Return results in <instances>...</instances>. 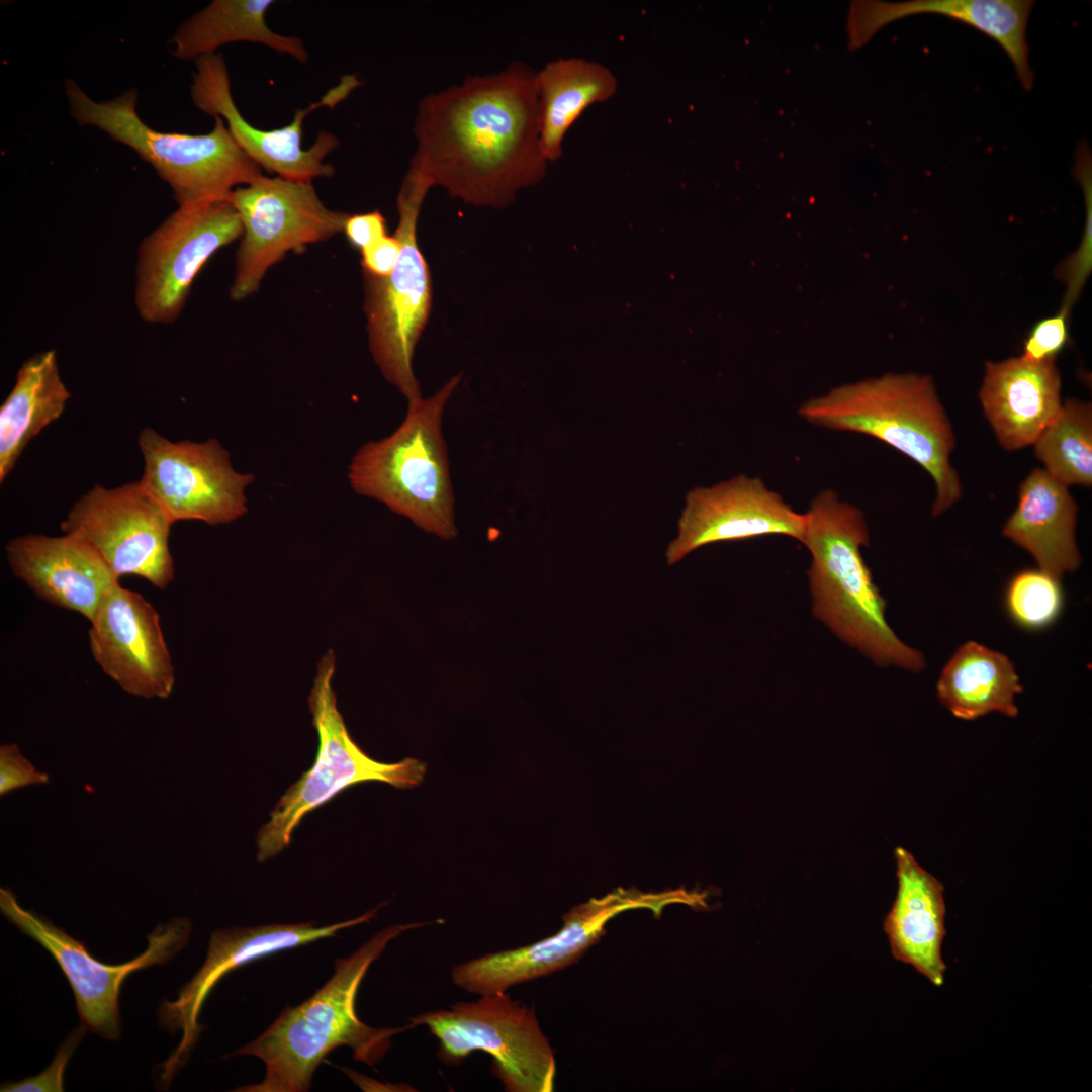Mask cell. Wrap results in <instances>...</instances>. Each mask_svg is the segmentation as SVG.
<instances>
[{
    "instance_id": "1",
    "label": "cell",
    "mask_w": 1092,
    "mask_h": 1092,
    "mask_svg": "<svg viewBox=\"0 0 1092 1092\" xmlns=\"http://www.w3.org/2000/svg\"><path fill=\"white\" fill-rule=\"evenodd\" d=\"M535 73L515 62L423 98L408 169L467 204L510 205L518 190L543 178L548 163L540 144Z\"/></svg>"
},
{
    "instance_id": "2",
    "label": "cell",
    "mask_w": 1092,
    "mask_h": 1092,
    "mask_svg": "<svg viewBox=\"0 0 1092 1092\" xmlns=\"http://www.w3.org/2000/svg\"><path fill=\"white\" fill-rule=\"evenodd\" d=\"M423 921L382 929L347 958L335 960L331 979L301 1004L286 1007L256 1039L229 1056H254L266 1067L264 1079L240 1087L241 1092H303L314 1071L333 1050L348 1046L354 1059L373 1067L391 1046V1038L406 1029L376 1028L356 1013V996L369 967L390 941L402 933L438 923Z\"/></svg>"
},
{
    "instance_id": "3",
    "label": "cell",
    "mask_w": 1092,
    "mask_h": 1092,
    "mask_svg": "<svg viewBox=\"0 0 1092 1092\" xmlns=\"http://www.w3.org/2000/svg\"><path fill=\"white\" fill-rule=\"evenodd\" d=\"M804 516L800 542L811 555L813 616L878 666L923 670V653L904 643L886 619L887 603L861 555V547L869 545L862 512L824 490Z\"/></svg>"
},
{
    "instance_id": "4",
    "label": "cell",
    "mask_w": 1092,
    "mask_h": 1092,
    "mask_svg": "<svg viewBox=\"0 0 1092 1092\" xmlns=\"http://www.w3.org/2000/svg\"><path fill=\"white\" fill-rule=\"evenodd\" d=\"M799 414L825 429L874 437L919 464L935 484L933 517L961 499L950 462L954 432L931 378L888 374L845 385L805 402Z\"/></svg>"
},
{
    "instance_id": "5",
    "label": "cell",
    "mask_w": 1092,
    "mask_h": 1092,
    "mask_svg": "<svg viewBox=\"0 0 1092 1092\" xmlns=\"http://www.w3.org/2000/svg\"><path fill=\"white\" fill-rule=\"evenodd\" d=\"M460 380L457 374L431 397L410 402L401 425L388 437L363 445L348 470L357 493L383 503L445 540L454 538L457 530L441 423Z\"/></svg>"
},
{
    "instance_id": "6",
    "label": "cell",
    "mask_w": 1092,
    "mask_h": 1092,
    "mask_svg": "<svg viewBox=\"0 0 1092 1092\" xmlns=\"http://www.w3.org/2000/svg\"><path fill=\"white\" fill-rule=\"evenodd\" d=\"M64 89L78 125L97 127L131 148L169 184L179 205L226 199L238 185L263 176L219 115L213 116L214 126L205 134L161 132L138 115L133 88L105 101L92 99L72 79L65 81Z\"/></svg>"
},
{
    "instance_id": "7",
    "label": "cell",
    "mask_w": 1092,
    "mask_h": 1092,
    "mask_svg": "<svg viewBox=\"0 0 1092 1092\" xmlns=\"http://www.w3.org/2000/svg\"><path fill=\"white\" fill-rule=\"evenodd\" d=\"M336 657L332 650L317 663L308 697L312 724L318 736L315 761L280 798L269 821L257 835V859L265 862L290 842L294 829L311 811L343 790L362 782H382L395 788L420 785L426 774L424 762L404 758L384 763L371 758L351 738L337 707L333 689Z\"/></svg>"
},
{
    "instance_id": "8",
    "label": "cell",
    "mask_w": 1092,
    "mask_h": 1092,
    "mask_svg": "<svg viewBox=\"0 0 1092 1092\" xmlns=\"http://www.w3.org/2000/svg\"><path fill=\"white\" fill-rule=\"evenodd\" d=\"M430 188L419 174L407 171L396 202L394 236L401 248L395 266L386 277L364 274L370 351L384 378L408 403L422 397L413 357L432 306L431 275L417 242L420 210Z\"/></svg>"
},
{
    "instance_id": "9",
    "label": "cell",
    "mask_w": 1092,
    "mask_h": 1092,
    "mask_svg": "<svg viewBox=\"0 0 1092 1092\" xmlns=\"http://www.w3.org/2000/svg\"><path fill=\"white\" fill-rule=\"evenodd\" d=\"M425 1025L438 1039V1058L460 1064L474 1051L492 1058V1073L508 1092H552L556 1062L534 1007L514 1000L507 992L481 995L472 1002H457L446 1009L408 1018Z\"/></svg>"
},
{
    "instance_id": "10",
    "label": "cell",
    "mask_w": 1092,
    "mask_h": 1092,
    "mask_svg": "<svg viewBox=\"0 0 1092 1092\" xmlns=\"http://www.w3.org/2000/svg\"><path fill=\"white\" fill-rule=\"evenodd\" d=\"M682 904L703 908L706 894L684 887L662 892L616 888L571 908L555 934L513 949L489 952L456 965L451 970L455 986L475 995L507 992L515 985L550 975L576 963L607 932L606 925L618 914L647 909L659 917L664 908Z\"/></svg>"
},
{
    "instance_id": "11",
    "label": "cell",
    "mask_w": 1092,
    "mask_h": 1092,
    "mask_svg": "<svg viewBox=\"0 0 1092 1092\" xmlns=\"http://www.w3.org/2000/svg\"><path fill=\"white\" fill-rule=\"evenodd\" d=\"M229 200L242 223L231 297L254 293L267 270L287 252L343 232L348 213L329 209L311 182L261 176L234 189Z\"/></svg>"
},
{
    "instance_id": "12",
    "label": "cell",
    "mask_w": 1092,
    "mask_h": 1092,
    "mask_svg": "<svg viewBox=\"0 0 1092 1092\" xmlns=\"http://www.w3.org/2000/svg\"><path fill=\"white\" fill-rule=\"evenodd\" d=\"M243 232L229 198L179 205L140 246L134 300L141 317L175 321L202 266Z\"/></svg>"
},
{
    "instance_id": "13",
    "label": "cell",
    "mask_w": 1092,
    "mask_h": 1092,
    "mask_svg": "<svg viewBox=\"0 0 1092 1092\" xmlns=\"http://www.w3.org/2000/svg\"><path fill=\"white\" fill-rule=\"evenodd\" d=\"M0 909L59 964L74 992L81 1024L109 1040L120 1036L119 991L123 981L132 972L171 960L187 944L192 929L188 918H173L147 935L148 947L142 954L127 963L106 965L63 929L23 909L8 889H0Z\"/></svg>"
},
{
    "instance_id": "14",
    "label": "cell",
    "mask_w": 1092,
    "mask_h": 1092,
    "mask_svg": "<svg viewBox=\"0 0 1092 1092\" xmlns=\"http://www.w3.org/2000/svg\"><path fill=\"white\" fill-rule=\"evenodd\" d=\"M172 525L139 480L113 488L94 485L60 528L90 545L118 578L139 576L163 590L174 579Z\"/></svg>"
},
{
    "instance_id": "15",
    "label": "cell",
    "mask_w": 1092,
    "mask_h": 1092,
    "mask_svg": "<svg viewBox=\"0 0 1092 1092\" xmlns=\"http://www.w3.org/2000/svg\"><path fill=\"white\" fill-rule=\"evenodd\" d=\"M138 443L145 461L140 481L173 524L216 526L246 513L245 488L255 477L237 472L216 439L172 442L147 427Z\"/></svg>"
},
{
    "instance_id": "16",
    "label": "cell",
    "mask_w": 1092,
    "mask_h": 1092,
    "mask_svg": "<svg viewBox=\"0 0 1092 1092\" xmlns=\"http://www.w3.org/2000/svg\"><path fill=\"white\" fill-rule=\"evenodd\" d=\"M196 71L190 87L195 106L211 115H219L241 149L267 172L279 177L312 182L316 177L334 174L324 159L339 146L333 133L321 131L313 145L301 147L303 121L320 107L334 108L360 85L355 75L343 76L317 102L295 110L293 120L281 128L265 130L250 124L235 104L228 68L220 54L210 53L195 60Z\"/></svg>"
},
{
    "instance_id": "17",
    "label": "cell",
    "mask_w": 1092,
    "mask_h": 1092,
    "mask_svg": "<svg viewBox=\"0 0 1092 1092\" xmlns=\"http://www.w3.org/2000/svg\"><path fill=\"white\" fill-rule=\"evenodd\" d=\"M378 908L359 917L325 926H316L315 922H301L232 927L212 932L201 968L181 988L175 1000H163L158 1009L160 1026L168 1032L182 1033L177 1048L161 1065L162 1081L165 1084L171 1082L178 1069L188 1060L204 1028L199 1023L203 1004L225 975L263 957L332 937L342 929L368 923L376 917Z\"/></svg>"
},
{
    "instance_id": "18",
    "label": "cell",
    "mask_w": 1092,
    "mask_h": 1092,
    "mask_svg": "<svg viewBox=\"0 0 1092 1092\" xmlns=\"http://www.w3.org/2000/svg\"><path fill=\"white\" fill-rule=\"evenodd\" d=\"M805 516L793 510L758 477L738 475L686 495L675 538L666 549L673 565L691 552L718 542L783 535L801 541Z\"/></svg>"
},
{
    "instance_id": "19",
    "label": "cell",
    "mask_w": 1092,
    "mask_h": 1092,
    "mask_svg": "<svg viewBox=\"0 0 1092 1092\" xmlns=\"http://www.w3.org/2000/svg\"><path fill=\"white\" fill-rule=\"evenodd\" d=\"M92 656L103 672L125 692L166 699L175 669L160 615L141 594L114 584L91 621Z\"/></svg>"
},
{
    "instance_id": "20",
    "label": "cell",
    "mask_w": 1092,
    "mask_h": 1092,
    "mask_svg": "<svg viewBox=\"0 0 1092 1092\" xmlns=\"http://www.w3.org/2000/svg\"><path fill=\"white\" fill-rule=\"evenodd\" d=\"M10 569L40 600L90 622L119 578L85 541L71 534L17 536L5 546Z\"/></svg>"
},
{
    "instance_id": "21",
    "label": "cell",
    "mask_w": 1092,
    "mask_h": 1092,
    "mask_svg": "<svg viewBox=\"0 0 1092 1092\" xmlns=\"http://www.w3.org/2000/svg\"><path fill=\"white\" fill-rule=\"evenodd\" d=\"M1034 5L1030 0H911L904 2L854 1L847 17L848 44L858 49L881 28L916 14H938L961 21L994 39L1007 54L1022 87H1033L1029 63L1027 24Z\"/></svg>"
},
{
    "instance_id": "22",
    "label": "cell",
    "mask_w": 1092,
    "mask_h": 1092,
    "mask_svg": "<svg viewBox=\"0 0 1092 1092\" xmlns=\"http://www.w3.org/2000/svg\"><path fill=\"white\" fill-rule=\"evenodd\" d=\"M979 398L998 443L1008 451L1033 445L1062 407L1055 360L1020 357L988 362Z\"/></svg>"
},
{
    "instance_id": "23",
    "label": "cell",
    "mask_w": 1092,
    "mask_h": 1092,
    "mask_svg": "<svg viewBox=\"0 0 1092 1092\" xmlns=\"http://www.w3.org/2000/svg\"><path fill=\"white\" fill-rule=\"evenodd\" d=\"M898 890L884 921L894 958L914 967L933 985L944 982V887L903 847L895 849Z\"/></svg>"
},
{
    "instance_id": "24",
    "label": "cell",
    "mask_w": 1092,
    "mask_h": 1092,
    "mask_svg": "<svg viewBox=\"0 0 1092 1092\" xmlns=\"http://www.w3.org/2000/svg\"><path fill=\"white\" fill-rule=\"evenodd\" d=\"M1078 505L1043 468H1034L1019 486L1018 504L1002 534L1026 550L1038 568L1061 579L1081 563L1075 529Z\"/></svg>"
},
{
    "instance_id": "25",
    "label": "cell",
    "mask_w": 1092,
    "mask_h": 1092,
    "mask_svg": "<svg viewBox=\"0 0 1092 1092\" xmlns=\"http://www.w3.org/2000/svg\"><path fill=\"white\" fill-rule=\"evenodd\" d=\"M540 144L548 162L562 155L566 133L592 105L612 98L618 89L614 73L605 65L583 58L547 63L535 73Z\"/></svg>"
},
{
    "instance_id": "26",
    "label": "cell",
    "mask_w": 1092,
    "mask_h": 1092,
    "mask_svg": "<svg viewBox=\"0 0 1092 1092\" xmlns=\"http://www.w3.org/2000/svg\"><path fill=\"white\" fill-rule=\"evenodd\" d=\"M1022 690L1011 660L975 641L966 642L954 651L936 685L940 703L963 720L994 712L1017 716L1015 696Z\"/></svg>"
},
{
    "instance_id": "27",
    "label": "cell",
    "mask_w": 1092,
    "mask_h": 1092,
    "mask_svg": "<svg viewBox=\"0 0 1092 1092\" xmlns=\"http://www.w3.org/2000/svg\"><path fill=\"white\" fill-rule=\"evenodd\" d=\"M70 397L55 350L35 354L21 365L0 407V482L29 441L61 417Z\"/></svg>"
},
{
    "instance_id": "28",
    "label": "cell",
    "mask_w": 1092,
    "mask_h": 1092,
    "mask_svg": "<svg viewBox=\"0 0 1092 1092\" xmlns=\"http://www.w3.org/2000/svg\"><path fill=\"white\" fill-rule=\"evenodd\" d=\"M271 0H214L185 21L170 40L179 59H197L224 44L249 41L269 47L305 63L307 51L301 39L272 31L266 23Z\"/></svg>"
},
{
    "instance_id": "29",
    "label": "cell",
    "mask_w": 1092,
    "mask_h": 1092,
    "mask_svg": "<svg viewBox=\"0 0 1092 1092\" xmlns=\"http://www.w3.org/2000/svg\"><path fill=\"white\" fill-rule=\"evenodd\" d=\"M1034 454L1044 470L1066 486L1092 485V405L1069 398L1039 435Z\"/></svg>"
},
{
    "instance_id": "30",
    "label": "cell",
    "mask_w": 1092,
    "mask_h": 1092,
    "mask_svg": "<svg viewBox=\"0 0 1092 1092\" xmlns=\"http://www.w3.org/2000/svg\"><path fill=\"white\" fill-rule=\"evenodd\" d=\"M1064 602L1061 579L1039 568L1015 573L1004 594L1008 616L1026 631H1040L1053 625L1062 614Z\"/></svg>"
},
{
    "instance_id": "31",
    "label": "cell",
    "mask_w": 1092,
    "mask_h": 1092,
    "mask_svg": "<svg viewBox=\"0 0 1092 1092\" xmlns=\"http://www.w3.org/2000/svg\"><path fill=\"white\" fill-rule=\"evenodd\" d=\"M1068 313L1069 308L1063 306L1058 313L1037 322L1024 341L1021 357L1033 362L1056 360L1068 340Z\"/></svg>"
},
{
    "instance_id": "32",
    "label": "cell",
    "mask_w": 1092,
    "mask_h": 1092,
    "mask_svg": "<svg viewBox=\"0 0 1092 1092\" xmlns=\"http://www.w3.org/2000/svg\"><path fill=\"white\" fill-rule=\"evenodd\" d=\"M85 1033L86 1027L81 1024L62 1042L53 1062L42 1073L18 1082L7 1081L1 1085V1092H62L67 1063Z\"/></svg>"
},
{
    "instance_id": "33",
    "label": "cell",
    "mask_w": 1092,
    "mask_h": 1092,
    "mask_svg": "<svg viewBox=\"0 0 1092 1092\" xmlns=\"http://www.w3.org/2000/svg\"><path fill=\"white\" fill-rule=\"evenodd\" d=\"M48 775L36 768L21 754L16 744L0 746L1 796L28 785L48 782Z\"/></svg>"
},
{
    "instance_id": "34",
    "label": "cell",
    "mask_w": 1092,
    "mask_h": 1092,
    "mask_svg": "<svg viewBox=\"0 0 1092 1092\" xmlns=\"http://www.w3.org/2000/svg\"><path fill=\"white\" fill-rule=\"evenodd\" d=\"M401 244L393 236H385L361 250L363 274L374 277L388 276L397 261Z\"/></svg>"
},
{
    "instance_id": "35",
    "label": "cell",
    "mask_w": 1092,
    "mask_h": 1092,
    "mask_svg": "<svg viewBox=\"0 0 1092 1092\" xmlns=\"http://www.w3.org/2000/svg\"><path fill=\"white\" fill-rule=\"evenodd\" d=\"M343 232L352 246L361 251L387 236L386 219L378 210L348 214Z\"/></svg>"
}]
</instances>
